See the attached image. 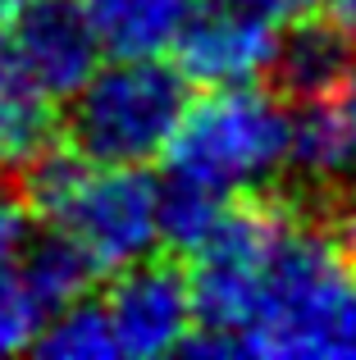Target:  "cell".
Here are the masks:
<instances>
[{
	"mask_svg": "<svg viewBox=\"0 0 356 360\" xmlns=\"http://www.w3.org/2000/svg\"><path fill=\"white\" fill-rule=\"evenodd\" d=\"M247 356H356V260L315 205H306L302 224L269 264Z\"/></svg>",
	"mask_w": 356,
	"mask_h": 360,
	"instance_id": "6da1fadb",
	"label": "cell"
},
{
	"mask_svg": "<svg viewBox=\"0 0 356 360\" xmlns=\"http://www.w3.org/2000/svg\"><path fill=\"white\" fill-rule=\"evenodd\" d=\"M274 87H215V96L187 105L165 165L174 178L201 183L220 196L256 192L293 150V115Z\"/></svg>",
	"mask_w": 356,
	"mask_h": 360,
	"instance_id": "7a4b0ae2",
	"label": "cell"
},
{
	"mask_svg": "<svg viewBox=\"0 0 356 360\" xmlns=\"http://www.w3.org/2000/svg\"><path fill=\"white\" fill-rule=\"evenodd\" d=\"M69 137L96 165H146L165 155L187 115V73L155 55L101 69L78 91Z\"/></svg>",
	"mask_w": 356,
	"mask_h": 360,
	"instance_id": "3957f363",
	"label": "cell"
},
{
	"mask_svg": "<svg viewBox=\"0 0 356 360\" xmlns=\"http://www.w3.org/2000/svg\"><path fill=\"white\" fill-rule=\"evenodd\" d=\"M51 224L73 233L106 274H119L160 242V183H151L142 165H91Z\"/></svg>",
	"mask_w": 356,
	"mask_h": 360,
	"instance_id": "277c9868",
	"label": "cell"
},
{
	"mask_svg": "<svg viewBox=\"0 0 356 360\" xmlns=\"http://www.w3.org/2000/svg\"><path fill=\"white\" fill-rule=\"evenodd\" d=\"M274 18L247 9L238 0H205L192 5L174 37V64L187 73V82L205 87H238L269 73L274 60Z\"/></svg>",
	"mask_w": 356,
	"mask_h": 360,
	"instance_id": "5b68a950",
	"label": "cell"
},
{
	"mask_svg": "<svg viewBox=\"0 0 356 360\" xmlns=\"http://www.w3.org/2000/svg\"><path fill=\"white\" fill-rule=\"evenodd\" d=\"M110 324L119 338V356H160L178 352L192 333V274L174 260H137L119 269L106 297Z\"/></svg>",
	"mask_w": 356,
	"mask_h": 360,
	"instance_id": "8992f818",
	"label": "cell"
},
{
	"mask_svg": "<svg viewBox=\"0 0 356 360\" xmlns=\"http://www.w3.org/2000/svg\"><path fill=\"white\" fill-rule=\"evenodd\" d=\"M14 51L51 101H73L96 78L101 37L82 0H27L14 18Z\"/></svg>",
	"mask_w": 356,
	"mask_h": 360,
	"instance_id": "52a82bcc",
	"label": "cell"
},
{
	"mask_svg": "<svg viewBox=\"0 0 356 360\" xmlns=\"http://www.w3.org/2000/svg\"><path fill=\"white\" fill-rule=\"evenodd\" d=\"M288 165L315 192V201L356 187V69L329 96L297 105Z\"/></svg>",
	"mask_w": 356,
	"mask_h": 360,
	"instance_id": "ba28073f",
	"label": "cell"
},
{
	"mask_svg": "<svg viewBox=\"0 0 356 360\" xmlns=\"http://www.w3.org/2000/svg\"><path fill=\"white\" fill-rule=\"evenodd\" d=\"M356 51L352 41L329 23V18H293L284 37L274 46V60H269V87L288 101V105H306V101H320L338 87L343 78L356 69Z\"/></svg>",
	"mask_w": 356,
	"mask_h": 360,
	"instance_id": "9c48e42d",
	"label": "cell"
},
{
	"mask_svg": "<svg viewBox=\"0 0 356 360\" xmlns=\"http://www.w3.org/2000/svg\"><path fill=\"white\" fill-rule=\"evenodd\" d=\"M96 37L119 60H142L174 46L192 0H82Z\"/></svg>",
	"mask_w": 356,
	"mask_h": 360,
	"instance_id": "30bf717a",
	"label": "cell"
},
{
	"mask_svg": "<svg viewBox=\"0 0 356 360\" xmlns=\"http://www.w3.org/2000/svg\"><path fill=\"white\" fill-rule=\"evenodd\" d=\"M51 137H55V101L23 69L14 37L0 32V165L37 150Z\"/></svg>",
	"mask_w": 356,
	"mask_h": 360,
	"instance_id": "8fae6325",
	"label": "cell"
},
{
	"mask_svg": "<svg viewBox=\"0 0 356 360\" xmlns=\"http://www.w3.org/2000/svg\"><path fill=\"white\" fill-rule=\"evenodd\" d=\"M18 269H23L27 288L42 297L46 310H60V306H69V301H82L91 292V283L106 274L87 246L73 238V233L55 229V224H51V233H42V238L18 255Z\"/></svg>",
	"mask_w": 356,
	"mask_h": 360,
	"instance_id": "7c38bea8",
	"label": "cell"
},
{
	"mask_svg": "<svg viewBox=\"0 0 356 360\" xmlns=\"http://www.w3.org/2000/svg\"><path fill=\"white\" fill-rule=\"evenodd\" d=\"M37 356L51 360H110L119 356V338L110 324L106 301H69V306L55 310V319L37 333L32 342Z\"/></svg>",
	"mask_w": 356,
	"mask_h": 360,
	"instance_id": "4fadbf2b",
	"label": "cell"
},
{
	"mask_svg": "<svg viewBox=\"0 0 356 360\" xmlns=\"http://www.w3.org/2000/svg\"><path fill=\"white\" fill-rule=\"evenodd\" d=\"M233 196H220L201 183H187V178H165L160 183V242L174 255H192L196 246L210 238V229L220 224L224 205Z\"/></svg>",
	"mask_w": 356,
	"mask_h": 360,
	"instance_id": "5bb4252c",
	"label": "cell"
},
{
	"mask_svg": "<svg viewBox=\"0 0 356 360\" xmlns=\"http://www.w3.org/2000/svg\"><path fill=\"white\" fill-rule=\"evenodd\" d=\"M42 328H46L42 297L27 288L23 269H5V264H0V356L32 352Z\"/></svg>",
	"mask_w": 356,
	"mask_h": 360,
	"instance_id": "9a60e30c",
	"label": "cell"
},
{
	"mask_svg": "<svg viewBox=\"0 0 356 360\" xmlns=\"http://www.w3.org/2000/svg\"><path fill=\"white\" fill-rule=\"evenodd\" d=\"M311 205L320 210V219L338 233V242L348 246V255L356 260V187L343 196H329V201H311Z\"/></svg>",
	"mask_w": 356,
	"mask_h": 360,
	"instance_id": "2e32d148",
	"label": "cell"
},
{
	"mask_svg": "<svg viewBox=\"0 0 356 360\" xmlns=\"http://www.w3.org/2000/svg\"><path fill=\"white\" fill-rule=\"evenodd\" d=\"M23 242H27V214L0 192V264L23 255Z\"/></svg>",
	"mask_w": 356,
	"mask_h": 360,
	"instance_id": "e0dca14e",
	"label": "cell"
},
{
	"mask_svg": "<svg viewBox=\"0 0 356 360\" xmlns=\"http://www.w3.org/2000/svg\"><path fill=\"white\" fill-rule=\"evenodd\" d=\"M238 5H247V9H260V14H269V18H306V14H315V9L324 5V0H238Z\"/></svg>",
	"mask_w": 356,
	"mask_h": 360,
	"instance_id": "ac0fdd59",
	"label": "cell"
},
{
	"mask_svg": "<svg viewBox=\"0 0 356 360\" xmlns=\"http://www.w3.org/2000/svg\"><path fill=\"white\" fill-rule=\"evenodd\" d=\"M324 18L348 37L352 51H356V0H324Z\"/></svg>",
	"mask_w": 356,
	"mask_h": 360,
	"instance_id": "d6986e66",
	"label": "cell"
},
{
	"mask_svg": "<svg viewBox=\"0 0 356 360\" xmlns=\"http://www.w3.org/2000/svg\"><path fill=\"white\" fill-rule=\"evenodd\" d=\"M23 5H27V0H0V23H5V18H18Z\"/></svg>",
	"mask_w": 356,
	"mask_h": 360,
	"instance_id": "ffe728a7",
	"label": "cell"
}]
</instances>
